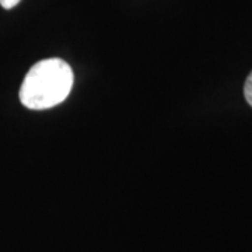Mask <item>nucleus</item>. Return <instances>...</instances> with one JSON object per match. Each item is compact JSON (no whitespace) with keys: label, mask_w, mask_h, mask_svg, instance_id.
I'll list each match as a JSON object with an SVG mask.
<instances>
[{"label":"nucleus","mask_w":252,"mask_h":252,"mask_svg":"<svg viewBox=\"0 0 252 252\" xmlns=\"http://www.w3.org/2000/svg\"><path fill=\"white\" fill-rule=\"evenodd\" d=\"M73 83L74 74L69 63L59 58L42 59L26 74L18 98L28 109L54 108L69 97Z\"/></svg>","instance_id":"f257e3e1"},{"label":"nucleus","mask_w":252,"mask_h":252,"mask_svg":"<svg viewBox=\"0 0 252 252\" xmlns=\"http://www.w3.org/2000/svg\"><path fill=\"white\" fill-rule=\"evenodd\" d=\"M244 97L247 99V102L252 107V72L248 74L245 84H244Z\"/></svg>","instance_id":"f03ea898"},{"label":"nucleus","mask_w":252,"mask_h":252,"mask_svg":"<svg viewBox=\"0 0 252 252\" xmlns=\"http://www.w3.org/2000/svg\"><path fill=\"white\" fill-rule=\"evenodd\" d=\"M20 1H21V0H0V6H1L3 9L10 10L13 9V7H16Z\"/></svg>","instance_id":"7ed1b4c3"}]
</instances>
